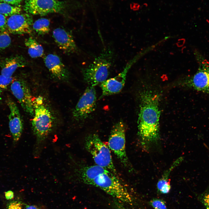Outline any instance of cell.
I'll list each match as a JSON object with an SVG mask.
<instances>
[{"label": "cell", "mask_w": 209, "mask_h": 209, "mask_svg": "<svg viewBox=\"0 0 209 209\" xmlns=\"http://www.w3.org/2000/svg\"><path fill=\"white\" fill-rule=\"evenodd\" d=\"M125 143V126L123 122L120 121L112 128L108 139V147L122 164L127 166L129 162L126 154Z\"/></svg>", "instance_id": "6"}, {"label": "cell", "mask_w": 209, "mask_h": 209, "mask_svg": "<svg viewBox=\"0 0 209 209\" xmlns=\"http://www.w3.org/2000/svg\"><path fill=\"white\" fill-rule=\"evenodd\" d=\"M7 20L6 17L0 14V32L7 31Z\"/></svg>", "instance_id": "25"}, {"label": "cell", "mask_w": 209, "mask_h": 209, "mask_svg": "<svg viewBox=\"0 0 209 209\" xmlns=\"http://www.w3.org/2000/svg\"><path fill=\"white\" fill-rule=\"evenodd\" d=\"M113 203V206L114 209H129L125 207L121 202L115 199Z\"/></svg>", "instance_id": "27"}, {"label": "cell", "mask_w": 209, "mask_h": 209, "mask_svg": "<svg viewBox=\"0 0 209 209\" xmlns=\"http://www.w3.org/2000/svg\"><path fill=\"white\" fill-rule=\"evenodd\" d=\"M14 80L12 76L7 77L3 75H0V88L6 89L11 84Z\"/></svg>", "instance_id": "24"}, {"label": "cell", "mask_w": 209, "mask_h": 209, "mask_svg": "<svg viewBox=\"0 0 209 209\" xmlns=\"http://www.w3.org/2000/svg\"><path fill=\"white\" fill-rule=\"evenodd\" d=\"M180 84L183 87L209 94V64L205 62L200 63L196 73Z\"/></svg>", "instance_id": "10"}, {"label": "cell", "mask_w": 209, "mask_h": 209, "mask_svg": "<svg viewBox=\"0 0 209 209\" xmlns=\"http://www.w3.org/2000/svg\"><path fill=\"white\" fill-rule=\"evenodd\" d=\"M198 199L206 209H209V188L200 194Z\"/></svg>", "instance_id": "23"}, {"label": "cell", "mask_w": 209, "mask_h": 209, "mask_svg": "<svg viewBox=\"0 0 209 209\" xmlns=\"http://www.w3.org/2000/svg\"><path fill=\"white\" fill-rule=\"evenodd\" d=\"M149 203L154 209H168L165 201L160 199L153 198Z\"/></svg>", "instance_id": "22"}, {"label": "cell", "mask_w": 209, "mask_h": 209, "mask_svg": "<svg viewBox=\"0 0 209 209\" xmlns=\"http://www.w3.org/2000/svg\"><path fill=\"white\" fill-rule=\"evenodd\" d=\"M42 98L39 96L33 101L34 115L31 122L32 128L36 138L34 155L37 157L43 144L51 132L54 118L51 112L43 102Z\"/></svg>", "instance_id": "3"}, {"label": "cell", "mask_w": 209, "mask_h": 209, "mask_svg": "<svg viewBox=\"0 0 209 209\" xmlns=\"http://www.w3.org/2000/svg\"><path fill=\"white\" fill-rule=\"evenodd\" d=\"M5 197L7 200H11L14 197V192L11 190H8L5 193Z\"/></svg>", "instance_id": "29"}, {"label": "cell", "mask_w": 209, "mask_h": 209, "mask_svg": "<svg viewBox=\"0 0 209 209\" xmlns=\"http://www.w3.org/2000/svg\"><path fill=\"white\" fill-rule=\"evenodd\" d=\"M27 65V61L21 55H17L5 58L0 61L1 74L8 77H12L17 69L24 67Z\"/></svg>", "instance_id": "16"}, {"label": "cell", "mask_w": 209, "mask_h": 209, "mask_svg": "<svg viewBox=\"0 0 209 209\" xmlns=\"http://www.w3.org/2000/svg\"><path fill=\"white\" fill-rule=\"evenodd\" d=\"M113 53L110 48L105 49L82 73L85 81L89 86H94L105 81L109 74Z\"/></svg>", "instance_id": "4"}, {"label": "cell", "mask_w": 209, "mask_h": 209, "mask_svg": "<svg viewBox=\"0 0 209 209\" xmlns=\"http://www.w3.org/2000/svg\"><path fill=\"white\" fill-rule=\"evenodd\" d=\"M22 0H0L2 2H5L14 6H18Z\"/></svg>", "instance_id": "28"}, {"label": "cell", "mask_w": 209, "mask_h": 209, "mask_svg": "<svg viewBox=\"0 0 209 209\" xmlns=\"http://www.w3.org/2000/svg\"><path fill=\"white\" fill-rule=\"evenodd\" d=\"M33 23L32 18L29 14L13 15L7 19V30L13 34H30Z\"/></svg>", "instance_id": "11"}, {"label": "cell", "mask_w": 209, "mask_h": 209, "mask_svg": "<svg viewBox=\"0 0 209 209\" xmlns=\"http://www.w3.org/2000/svg\"><path fill=\"white\" fill-rule=\"evenodd\" d=\"M183 158L181 157L177 158L167 170L164 172L158 180L157 184V188L160 193L166 194L168 193L171 190V186L169 176L172 170L181 162Z\"/></svg>", "instance_id": "17"}, {"label": "cell", "mask_w": 209, "mask_h": 209, "mask_svg": "<svg viewBox=\"0 0 209 209\" xmlns=\"http://www.w3.org/2000/svg\"><path fill=\"white\" fill-rule=\"evenodd\" d=\"M64 7L63 2L57 0H26L24 9L29 14L44 15L61 12Z\"/></svg>", "instance_id": "8"}, {"label": "cell", "mask_w": 209, "mask_h": 209, "mask_svg": "<svg viewBox=\"0 0 209 209\" xmlns=\"http://www.w3.org/2000/svg\"><path fill=\"white\" fill-rule=\"evenodd\" d=\"M10 90L27 113L33 116V102L29 87L26 81L22 79H14L10 85Z\"/></svg>", "instance_id": "9"}, {"label": "cell", "mask_w": 209, "mask_h": 209, "mask_svg": "<svg viewBox=\"0 0 209 209\" xmlns=\"http://www.w3.org/2000/svg\"><path fill=\"white\" fill-rule=\"evenodd\" d=\"M140 5L137 3H135L133 9L134 10H138L140 8Z\"/></svg>", "instance_id": "31"}, {"label": "cell", "mask_w": 209, "mask_h": 209, "mask_svg": "<svg viewBox=\"0 0 209 209\" xmlns=\"http://www.w3.org/2000/svg\"><path fill=\"white\" fill-rule=\"evenodd\" d=\"M1 93L2 91L1 89H0V104L1 102L2 98H1Z\"/></svg>", "instance_id": "32"}, {"label": "cell", "mask_w": 209, "mask_h": 209, "mask_svg": "<svg viewBox=\"0 0 209 209\" xmlns=\"http://www.w3.org/2000/svg\"><path fill=\"white\" fill-rule=\"evenodd\" d=\"M24 209H43L37 206L34 205H30L26 206Z\"/></svg>", "instance_id": "30"}, {"label": "cell", "mask_w": 209, "mask_h": 209, "mask_svg": "<svg viewBox=\"0 0 209 209\" xmlns=\"http://www.w3.org/2000/svg\"><path fill=\"white\" fill-rule=\"evenodd\" d=\"M85 145L96 165L107 169L117 174L110 149L97 134H92L89 135L85 139Z\"/></svg>", "instance_id": "5"}, {"label": "cell", "mask_w": 209, "mask_h": 209, "mask_svg": "<svg viewBox=\"0 0 209 209\" xmlns=\"http://www.w3.org/2000/svg\"><path fill=\"white\" fill-rule=\"evenodd\" d=\"M8 209H23L21 203L17 201H13L9 204Z\"/></svg>", "instance_id": "26"}, {"label": "cell", "mask_w": 209, "mask_h": 209, "mask_svg": "<svg viewBox=\"0 0 209 209\" xmlns=\"http://www.w3.org/2000/svg\"><path fill=\"white\" fill-rule=\"evenodd\" d=\"M79 172L84 183L100 189L123 203L133 204V197L126 187L110 170L96 165L85 167Z\"/></svg>", "instance_id": "2"}, {"label": "cell", "mask_w": 209, "mask_h": 209, "mask_svg": "<svg viewBox=\"0 0 209 209\" xmlns=\"http://www.w3.org/2000/svg\"><path fill=\"white\" fill-rule=\"evenodd\" d=\"M9 109L10 113L8 116L9 125L12 134L14 145H15L22 134L23 124L19 109L16 103L10 98L6 100Z\"/></svg>", "instance_id": "12"}, {"label": "cell", "mask_w": 209, "mask_h": 209, "mask_svg": "<svg viewBox=\"0 0 209 209\" xmlns=\"http://www.w3.org/2000/svg\"><path fill=\"white\" fill-rule=\"evenodd\" d=\"M24 43L28 48V54L31 57L36 58L43 55L44 51L42 46L33 37H30L26 39Z\"/></svg>", "instance_id": "18"}, {"label": "cell", "mask_w": 209, "mask_h": 209, "mask_svg": "<svg viewBox=\"0 0 209 209\" xmlns=\"http://www.w3.org/2000/svg\"><path fill=\"white\" fill-rule=\"evenodd\" d=\"M53 37L59 48L64 53L70 54L77 51V47L71 33L61 28L55 29Z\"/></svg>", "instance_id": "15"}, {"label": "cell", "mask_w": 209, "mask_h": 209, "mask_svg": "<svg viewBox=\"0 0 209 209\" xmlns=\"http://www.w3.org/2000/svg\"><path fill=\"white\" fill-rule=\"evenodd\" d=\"M11 43V39L7 31L0 32V51L8 48Z\"/></svg>", "instance_id": "21"}, {"label": "cell", "mask_w": 209, "mask_h": 209, "mask_svg": "<svg viewBox=\"0 0 209 209\" xmlns=\"http://www.w3.org/2000/svg\"><path fill=\"white\" fill-rule=\"evenodd\" d=\"M131 65V63L128 64L117 75L107 79L100 84L102 91L100 98L116 94L121 91L124 86L127 73Z\"/></svg>", "instance_id": "13"}, {"label": "cell", "mask_w": 209, "mask_h": 209, "mask_svg": "<svg viewBox=\"0 0 209 209\" xmlns=\"http://www.w3.org/2000/svg\"><path fill=\"white\" fill-rule=\"evenodd\" d=\"M21 8L17 6H14L5 2H0V14L5 16H10L19 14Z\"/></svg>", "instance_id": "20"}, {"label": "cell", "mask_w": 209, "mask_h": 209, "mask_svg": "<svg viewBox=\"0 0 209 209\" xmlns=\"http://www.w3.org/2000/svg\"><path fill=\"white\" fill-rule=\"evenodd\" d=\"M50 21L48 19L41 18L33 23V29L39 35H44L50 31Z\"/></svg>", "instance_id": "19"}, {"label": "cell", "mask_w": 209, "mask_h": 209, "mask_svg": "<svg viewBox=\"0 0 209 209\" xmlns=\"http://www.w3.org/2000/svg\"><path fill=\"white\" fill-rule=\"evenodd\" d=\"M44 61L46 66L54 78L62 81H67L69 79V71L58 56L55 54H48L44 57Z\"/></svg>", "instance_id": "14"}, {"label": "cell", "mask_w": 209, "mask_h": 209, "mask_svg": "<svg viewBox=\"0 0 209 209\" xmlns=\"http://www.w3.org/2000/svg\"><path fill=\"white\" fill-rule=\"evenodd\" d=\"M160 98L157 93L150 90L140 94L138 134L143 144L154 143L160 138Z\"/></svg>", "instance_id": "1"}, {"label": "cell", "mask_w": 209, "mask_h": 209, "mask_svg": "<svg viewBox=\"0 0 209 209\" xmlns=\"http://www.w3.org/2000/svg\"><path fill=\"white\" fill-rule=\"evenodd\" d=\"M96 94L94 87L89 86L85 90L73 111V116L76 120L86 119L95 110Z\"/></svg>", "instance_id": "7"}]
</instances>
